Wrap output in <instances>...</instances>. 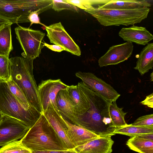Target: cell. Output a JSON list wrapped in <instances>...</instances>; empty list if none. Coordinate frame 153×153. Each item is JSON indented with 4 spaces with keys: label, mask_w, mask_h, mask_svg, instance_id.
I'll return each instance as SVG.
<instances>
[{
    "label": "cell",
    "mask_w": 153,
    "mask_h": 153,
    "mask_svg": "<svg viewBox=\"0 0 153 153\" xmlns=\"http://www.w3.org/2000/svg\"><path fill=\"white\" fill-rule=\"evenodd\" d=\"M87 97L90 104L89 109L81 115H74L68 120L99 137L115 135L116 128L110 117L108 102L100 95L91 90L82 82L77 85Z\"/></svg>",
    "instance_id": "6da1fadb"
},
{
    "label": "cell",
    "mask_w": 153,
    "mask_h": 153,
    "mask_svg": "<svg viewBox=\"0 0 153 153\" xmlns=\"http://www.w3.org/2000/svg\"><path fill=\"white\" fill-rule=\"evenodd\" d=\"M11 78L23 92L30 105L42 114L38 87L33 73V60L16 56L9 58Z\"/></svg>",
    "instance_id": "7a4b0ae2"
},
{
    "label": "cell",
    "mask_w": 153,
    "mask_h": 153,
    "mask_svg": "<svg viewBox=\"0 0 153 153\" xmlns=\"http://www.w3.org/2000/svg\"><path fill=\"white\" fill-rule=\"evenodd\" d=\"M20 140L31 151L67 150L43 114Z\"/></svg>",
    "instance_id": "3957f363"
},
{
    "label": "cell",
    "mask_w": 153,
    "mask_h": 153,
    "mask_svg": "<svg viewBox=\"0 0 153 153\" xmlns=\"http://www.w3.org/2000/svg\"><path fill=\"white\" fill-rule=\"evenodd\" d=\"M52 0H0V19L13 24L30 22L32 11L43 12L52 7Z\"/></svg>",
    "instance_id": "277c9868"
},
{
    "label": "cell",
    "mask_w": 153,
    "mask_h": 153,
    "mask_svg": "<svg viewBox=\"0 0 153 153\" xmlns=\"http://www.w3.org/2000/svg\"><path fill=\"white\" fill-rule=\"evenodd\" d=\"M150 10L143 8L132 10L105 9L94 7L84 10L105 26H128L139 23L147 17Z\"/></svg>",
    "instance_id": "5b68a950"
},
{
    "label": "cell",
    "mask_w": 153,
    "mask_h": 153,
    "mask_svg": "<svg viewBox=\"0 0 153 153\" xmlns=\"http://www.w3.org/2000/svg\"><path fill=\"white\" fill-rule=\"evenodd\" d=\"M0 111L3 115L16 119L30 128L40 117L41 113L34 108H25L13 95L6 82L0 80Z\"/></svg>",
    "instance_id": "8992f818"
},
{
    "label": "cell",
    "mask_w": 153,
    "mask_h": 153,
    "mask_svg": "<svg viewBox=\"0 0 153 153\" xmlns=\"http://www.w3.org/2000/svg\"><path fill=\"white\" fill-rule=\"evenodd\" d=\"M15 31L16 38L24 51V57L33 60L39 57L44 46L42 41L45 33L40 30L20 25L15 28Z\"/></svg>",
    "instance_id": "52a82bcc"
},
{
    "label": "cell",
    "mask_w": 153,
    "mask_h": 153,
    "mask_svg": "<svg viewBox=\"0 0 153 153\" xmlns=\"http://www.w3.org/2000/svg\"><path fill=\"white\" fill-rule=\"evenodd\" d=\"M29 129L22 122L3 115L0 123V146L22 139Z\"/></svg>",
    "instance_id": "ba28073f"
},
{
    "label": "cell",
    "mask_w": 153,
    "mask_h": 153,
    "mask_svg": "<svg viewBox=\"0 0 153 153\" xmlns=\"http://www.w3.org/2000/svg\"><path fill=\"white\" fill-rule=\"evenodd\" d=\"M75 75L82 80L85 85L100 95L109 103L116 101L120 96L110 85L92 73L79 71Z\"/></svg>",
    "instance_id": "9c48e42d"
},
{
    "label": "cell",
    "mask_w": 153,
    "mask_h": 153,
    "mask_svg": "<svg viewBox=\"0 0 153 153\" xmlns=\"http://www.w3.org/2000/svg\"><path fill=\"white\" fill-rule=\"evenodd\" d=\"M45 29L51 43L63 47L65 51L73 54L80 56L79 47L67 32L60 22L45 26Z\"/></svg>",
    "instance_id": "30bf717a"
},
{
    "label": "cell",
    "mask_w": 153,
    "mask_h": 153,
    "mask_svg": "<svg viewBox=\"0 0 153 153\" xmlns=\"http://www.w3.org/2000/svg\"><path fill=\"white\" fill-rule=\"evenodd\" d=\"M68 86L60 79H49L41 81L38 87L42 114L50 106L58 109L56 101L57 95L59 91Z\"/></svg>",
    "instance_id": "8fae6325"
},
{
    "label": "cell",
    "mask_w": 153,
    "mask_h": 153,
    "mask_svg": "<svg viewBox=\"0 0 153 153\" xmlns=\"http://www.w3.org/2000/svg\"><path fill=\"white\" fill-rule=\"evenodd\" d=\"M67 150L75 148L71 142L68 127L57 109L50 106L42 113Z\"/></svg>",
    "instance_id": "7c38bea8"
},
{
    "label": "cell",
    "mask_w": 153,
    "mask_h": 153,
    "mask_svg": "<svg viewBox=\"0 0 153 153\" xmlns=\"http://www.w3.org/2000/svg\"><path fill=\"white\" fill-rule=\"evenodd\" d=\"M134 46L132 42L124 43L110 47L108 50L98 60L100 67L115 65L127 60L132 55Z\"/></svg>",
    "instance_id": "4fadbf2b"
},
{
    "label": "cell",
    "mask_w": 153,
    "mask_h": 153,
    "mask_svg": "<svg viewBox=\"0 0 153 153\" xmlns=\"http://www.w3.org/2000/svg\"><path fill=\"white\" fill-rule=\"evenodd\" d=\"M111 136L99 137L73 149L76 153H111L114 143Z\"/></svg>",
    "instance_id": "5bb4252c"
},
{
    "label": "cell",
    "mask_w": 153,
    "mask_h": 153,
    "mask_svg": "<svg viewBox=\"0 0 153 153\" xmlns=\"http://www.w3.org/2000/svg\"><path fill=\"white\" fill-rule=\"evenodd\" d=\"M119 35L127 42L146 45L153 39V36L144 27L132 25L129 27L122 28Z\"/></svg>",
    "instance_id": "9a60e30c"
},
{
    "label": "cell",
    "mask_w": 153,
    "mask_h": 153,
    "mask_svg": "<svg viewBox=\"0 0 153 153\" xmlns=\"http://www.w3.org/2000/svg\"><path fill=\"white\" fill-rule=\"evenodd\" d=\"M65 89L75 115H81L85 114L89 108L90 104L82 91L77 85H68Z\"/></svg>",
    "instance_id": "2e32d148"
},
{
    "label": "cell",
    "mask_w": 153,
    "mask_h": 153,
    "mask_svg": "<svg viewBox=\"0 0 153 153\" xmlns=\"http://www.w3.org/2000/svg\"><path fill=\"white\" fill-rule=\"evenodd\" d=\"M63 118L68 127L71 141L75 147L85 144L99 137L87 130L73 124Z\"/></svg>",
    "instance_id": "e0dca14e"
},
{
    "label": "cell",
    "mask_w": 153,
    "mask_h": 153,
    "mask_svg": "<svg viewBox=\"0 0 153 153\" xmlns=\"http://www.w3.org/2000/svg\"><path fill=\"white\" fill-rule=\"evenodd\" d=\"M152 0H109L106 3L97 6L99 8L132 10L143 8H149L152 6Z\"/></svg>",
    "instance_id": "ac0fdd59"
},
{
    "label": "cell",
    "mask_w": 153,
    "mask_h": 153,
    "mask_svg": "<svg viewBox=\"0 0 153 153\" xmlns=\"http://www.w3.org/2000/svg\"><path fill=\"white\" fill-rule=\"evenodd\" d=\"M153 67V43H148L139 54L134 69L143 75Z\"/></svg>",
    "instance_id": "d6986e66"
},
{
    "label": "cell",
    "mask_w": 153,
    "mask_h": 153,
    "mask_svg": "<svg viewBox=\"0 0 153 153\" xmlns=\"http://www.w3.org/2000/svg\"><path fill=\"white\" fill-rule=\"evenodd\" d=\"M12 24L9 23L0 25V55L8 58L13 50L11 31Z\"/></svg>",
    "instance_id": "ffe728a7"
},
{
    "label": "cell",
    "mask_w": 153,
    "mask_h": 153,
    "mask_svg": "<svg viewBox=\"0 0 153 153\" xmlns=\"http://www.w3.org/2000/svg\"><path fill=\"white\" fill-rule=\"evenodd\" d=\"M56 101L58 111L64 118L68 120L75 115L65 89L59 91Z\"/></svg>",
    "instance_id": "44dd1931"
},
{
    "label": "cell",
    "mask_w": 153,
    "mask_h": 153,
    "mask_svg": "<svg viewBox=\"0 0 153 153\" xmlns=\"http://www.w3.org/2000/svg\"><path fill=\"white\" fill-rule=\"evenodd\" d=\"M129 148L139 153H153V141L138 136L131 137L126 142Z\"/></svg>",
    "instance_id": "7402d4cb"
},
{
    "label": "cell",
    "mask_w": 153,
    "mask_h": 153,
    "mask_svg": "<svg viewBox=\"0 0 153 153\" xmlns=\"http://www.w3.org/2000/svg\"><path fill=\"white\" fill-rule=\"evenodd\" d=\"M115 134H119L133 137L144 134L153 133V127L140 126L131 124L116 127L114 132Z\"/></svg>",
    "instance_id": "603a6c76"
},
{
    "label": "cell",
    "mask_w": 153,
    "mask_h": 153,
    "mask_svg": "<svg viewBox=\"0 0 153 153\" xmlns=\"http://www.w3.org/2000/svg\"><path fill=\"white\" fill-rule=\"evenodd\" d=\"M108 110L110 117L115 127H120L127 124L125 120L127 113L123 111L122 108L117 106L116 101H113L110 103Z\"/></svg>",
    "instance_id": "cb8c5ba5"
},
{
    "label": "cell",
    "mask_w": 153,
    "mask_h": 153,
    "mask_svg": "<svg viewBox=\"0 0 153 153\" xmlns=\"http://www.w3.org/2000/svg\"><path fill=\"white\" fill-rule=\"evenodd\" d=\"M6 82L12 93L25 108H35L30 105L23 92L11 78Z\"/></svg>",
    "instance_id": "d4e9b609"
},
{
    "label": "cell",
    "mask_w": 153,
    "mask_h": 153,
    "mask_svg": "<svg viewBox=\"0 0 153 153\" xmlns=\"http://www.w3.org/2000/svg\"><path fill=\"white\" fill-rule=\"evenodd\" d=\"M109 0H66L67 2L84 10H90L97 5L104 4Z\"/></svg>",
    "instance_id": "484cf974"
},
{
    "label": "cell",
    "mask_w": 153,
    "mask_h": 153,
    "mask_svg": "<svg viewBox=\"0 0 153 153\" xmlns=\"http://www.w3.org/2000/svg\"><path fill=\"white\" fill-rule=\"evenodd\" d=\"M0 153H31V151L24 146L21 140L13 142L0 148Z\"/></svg>",
    "instance_id": "4316f807"
},
{
    "label": "cell",
    "mask_w": 153,
    "mask_h": 153,
    "mask_svg": "<svg viewBox=\"0 0 153 153\" xmlns=\"http://www.w3.org/2000/svg\"><path fill=\"white\" fill-rule=\"evenodd\" d=\"M11 78L9 58L0 55V80L6 82Z\"/></svg>",
    "instance_id": "83f0119b"
},
{
    "label": "cell",
    "mask_w": 153,
    "mask_h": 153,
    "mask_svg": "<svg viewBox=\"0 0 153 153\" xmlns=\"http://www.w3.org/2000/svg\"><path fill=\"white\" fill-rule=\"evenodd\" d=\"M53 5L52 8L59 12L62 10H69L78 13V8L74 5L68 3L66 0H52Z\"/></svg>",
    "instance_id": "f1b7e54d"
},
{
    "label": "cell",
    "mask_w": 153,
    "mask_h": 153,
    "mask_svg": "<svg viewBox=\"0 0 153 153\" xmlns=\"http://www.w3.org/2000/svg\"><path fill=\"white\" fill-rule=\"evenodd\" d=\"M131 124L137 126L153 127V114H152L141 116Z\"/></svg>",
    "instance_id": "f546056e"
},
{
    "label": "cell",
    "mask_w": 153,
    "mask_h": 153,
    "mask_svg": "<svg viewBox=\"0 0 153 153\" xmlns=\"http://www.w3.org/2000/svg\"><path fill=\"white\" fill-rule=\"evenodd\" d=\"M43 12L41 10L31 12L29 14L28 17V19L30 22V27L33 24H39L44 25L43 24L41 23L40 21V19L39 17V15Z\"/></svg>",
    "instance_id": "4dcf8cb0"
},
{
    "label": "cell",
    "mask_w": 153,
    "mask_h": 153,
    "mask_svg": "<svg viewBox=\"0 0 153 153\" xmlns=\"http://www.w3.org/2000/svg\"><path fill=\"white\" fill-rule=\"evenodd\" d=\"M140 103L143 105H147L149 107L153 108V93H152L147 96L145 99Z\"/></svg>",
    "instance_id": "1f68e13d"
},
{
    "label": "cell",
    "mask_w": 153,
    "mask_h": 153,
    "mask_svg": "<svg viewBox=\"0 0 153 153\" xmlns=\"http://www.w3.org/2000/svg\"><path fill=\"white\" fill-rule=\"evenodd\" d=\"M43 44L44 46L53 51L61 52L63 51H65V48L63 47L60 45H51L48 44L45 42L43 43Z\"/></svg>",
    "instance_id": "d6a6232c"
},
{
    "label": "cell",
    "mask_w": 153,
    "mask_h": 153,
    "mask_svg": "<svg viewBox=\"0 0 153 153\" xmlns=\"http://www.w3.org/2000/svg\"><path fill=\"white\" fill-rule=\"evenodd\" d=\"M31 153H76L73 149L64 151H31Z\"/></svg>",
    "instance_id": "836d02e7"
},
{
    "label": "cell",
    "mask_w": 153,
    "mask_h": 153,
    "mask_svg": "<svg viewBox=\"0 0 153 153\" xmlns=\"http://www.w3.org/2000/svg\"><path fill=\"white\" fill-rule=\"evenodd\" d=\"M138 137L145 139L153 141V133L145 134Z\"/></svg>",
    "instance_id": "e575fe53"
},
{
    "label": "cell",
    "mask_w": 153,
    "mask_h": 153,
    "mask_svg": "<svg viewBox=\"0 0 153 153\" xmlns=\"http://www.w3.org/2000/svg\"><path fill=\"white\" fill-rule=\"evenodd\" d=\"M9 23L11 22L6 20L0 19V25L3 24Z\"/></svg>",
    "instance_id": "d590c367"
},
{
    "label": "cell",
    "mask_w": 153,
    "mask_h": 153,
    "mask_svg": "<svg viewBox=\"0 0 153 153\" xmlns=\"http://www.w3.org/2000/svg\"><path fill=\"white\" fill-rule=\"evenodd\" d=\"M3 114L1 113V112L0 111V123H1L3 118Z\"/></svg>",
    "instance_id": "8d00e7d4"
},
{
    "label": "cell",
    "mask_w": 153,
    "mask_h": 153,
    "mask_svg": "<svg viewBox=\"0 0 153 153\" xmlns=\"http://www.w3.org/2000/svg\"><path fill=\"white\" fill-rule=\"evenodd\" d=\"M150 78H151V81H153V72H152V73L150 74Z\"/></svg>",
    "instance_id": "74e56055"
}]
</instances>
